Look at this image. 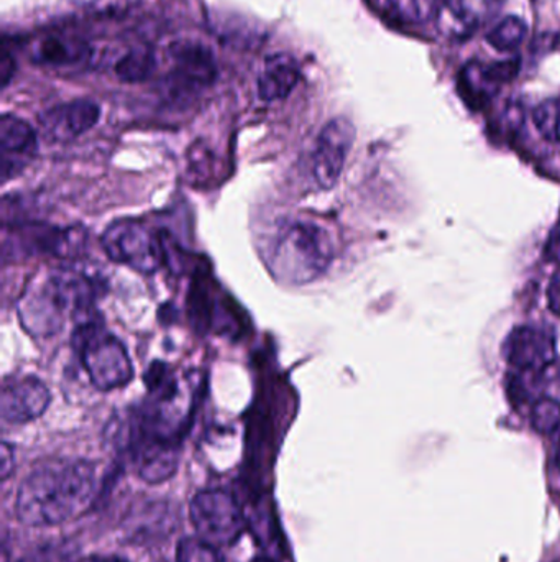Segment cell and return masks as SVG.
<instances>
[{"mask_svg":"<svg viewBox=\"0 0 560 562\" xmlns=\"http://www.w3.org/2000/svg\"><path fill=\"white\" fill-rule=\"evenodd\" d=\"M98 475L84 459H52L36 465L16 494V517L26 527H56L91 508Z\"/></svg>","mask_w":560,"mask_h":562,"instance_id":"6da1fadb","label":"cell"},{"mask_svg":"<svg viewBox=\"0 0 560 562\" xmlns=\"http://www.w3.org/2000/svg\"><path fill=\"white\" fill-rule=\"evenodd\" d=\"M334 260V244L324 227L309 221H293L279 227L270 269L279 281L308 284L321 279Z\"/></svg>","mask_w":560,"mask_h":562,"instance_id":"7a4b0ae2","label":"cell"},{"mask_svg":"<svg viewBox=\"0 0 560 562\" xmlns=\"http://www.w3.org/2000/svg\"><path fill=\"white\" fill-rule=\"evenodd\" d=\"M82 369L101 392L124 389L134 379V363L124 344L92 319L81 321L75 333Z\"/></svg>","mask_w":560,"mask_h":562,"instance_id":"3957f363","label":"cell"},{"mask_svg":"<svg viewBox=\"0 0 560 562\" xmlns=\"http://www.w3.org/2000/svg\"><path fill=\"white\" fill-rule=\"evenodd\" d=\"M101 243L108 259L141 276H151L163 266V244L158 233L141 221H115L102 234Z\"/></svg>","mask_w":560,"mask_h":562,"instance_id":"277c9868","label":"cell"},{"mask_svg":"<svg viewBox=\"0 0 560 562\" xmlns=\"http://www.w3.org/2000/svg\"><path fill=\"white\" fill-rule=\"evenodd\" d=\"M190 520L199 538L216 548L230 547L245 530V520L236 498L219 488L194 495Z\"/></svg>","mask_w":560,"mask_h":562,"instance_id":"5b68a950","label":"cell"},{"mask_svg":"<svg viewBox=\"0 0 560 562\" xmlns=\"http://www.w3.org/2000/svg\"><path fill=\"white\" fill-rule=\"evenodd\" d=\"M170 56L173 68L164 79V92L171 101H190L216 81V59L210 49L201 43H174Z\"/></svg>","mask_w":560,"mask_h":562,"instance_id":"8992f818","label":"cell"},{"mask_svg":"<svg viewBox=\"0 0 560 562\" xmlns=\"http://www.w3.org/2000/svg\"><path fill=\"white\" fill-rule=\"evenodd\" d=\"M354 140L355 127L348 119H334L322 128L312 154V177L321 190L338 184Z\"/></svg>","mask_w":560,"mask_h":562,"instance_id":"52a82bcc","label":"cell"},{"mask_svg":"<svg viewBox=\"0 0 560 562\" xmlns=\"http://www.w3.org/2000/svg\"><path fill=\"white\" fill-rule=\"evenodd\" d=\"M519 68L522 65L518 58L492 63V65L472 59L460 69L457 78L459 94L467 104L482 109L499 94L502 86L508 85L518 76Z\"/></svg>","mask_w":560,"mask_h":562,"instance_id":"ba28073f","label":"cell"},{"mask_svg":"<svg viewBox=\"0 0 560 562\" xmlns=\"http://www.w3.org/2000/svg\"><path fill=\"white\" fill-rule=\"evenodd\" d=\"M101 108L91 99H76L48 109L38 117L39 134L52 144H69L95 127Z\"/></svg>","mask_w":560,"mask_h":562,"instance_id":"9c48e42d","label":"cell"},{"mask_svg":"<svg viewBox=\"0 0 560 562\" xmlns=\"http://www.w3.org/2000/svg\"><path fill=\"white\" fill-rule=\"evenodd\" d=\"M503 352L519 373H539L556 360L555 337L539 327H516L505 340Z\"/></svg>","mask_w":560,"mask_h":562,"instance_id":"30bf717a","label":"cell"},{"mask_svg":"<svg viewBox=\"0 0 560 562\" xmlns=\"http://www.w3.org/2000/svg\"><path fill=\"white\" fill-rule=\"evenodd\" d=\"M38 137L32 125L12 114L0 119V173L2 180L19 177L36 155Z\"/></svg>","mask_w":560,"mask_h":562,"instance_id":"8fae6325","label":"cell"},{"mask_svg":"<svg viewBox=\"0 0 560 562\" xmlns=\"http://www.w3.org/2000/svg\"><path fill=\"white\" fill-rule=\"evenodd\" d=\"M52 402L49 390L36 376H25L2 389L0 415L10 425L35 422L46 412Z\"/></svg>","mask_w":560,"mask_h":562,"instance_id":"7c38bea8","label":"cell"},{"mask_svg":"<svg viewBox=\"0 0 560 562\" xmlns=\"http://www.w3.org/2000/svg\"><path fill=\"white\" fill-rule=\"evenodd\" d=\"M19 317L23 329L32 336H52L65 324L66 314L55 303L45 284H36L25 291L19 301Z\"/></svg>","mask_w":560,"mask_h":562,"instance_id":"4fadbf2b","label":"cell"},{"mask_svg":"<svg viewBox=\"0 0 560 562\" xmlns=\"http://www.w3.org/2000/svg\"><path fill=\"white\" fill-rule=\"evenodd\" d=\"M301 78L298 61L286 53L270 56L259 78V95L262 101H283L292 94Z\"/></svg>","mask_w":560,"mask_h":562,"instance_id":"5bb4252c","label":"cell"},{"mask_svg":"<svg viewBox=\"0 0 560 562\" xmlns=\"http://www.w3.org/2000/svg\"><path fill=\"white\" fill-rule=\"evenodd\" d=\"M91 56V46L79 38H61V36H48L36 43L32 52V59L38 65L76 66L84 63Z\"/></svg>","mask_w":560,"mask_h":562,"instance_id":"9a60e30c","label":"cell"},{"mask_svg":"<svg viewBox=\"0 0 560 562\" xmlns=\"http://www.w3.org/2000/svg\"><path fill=\"white\" fill-rule=\"evenodd\" d=\"M505 3L506 0H444V5L454 19L469 32H476L493 22Z\"/></svg>","mask_w":560,"mask_h":562,"instance_id":"2e32d148","label":"cell"},{"mask_svg":"<svg viewBox=\"0 0 560 562\" xmlns=\"http://www.w3.org/2000/svg\"><path fill=\"white\" fill-rule=\"evenodd\" d=\"M444 0H387V12L404 25H424L436 19Z\"/></svg>","mask_w":560,"mask_h":562,"instance_id":"e0dca14e","label":"cell"},{"mask_svg":"<svg viewBox=\"0 0 560 562\" xmlns=\"http://www.w3.org/2000/svg\"><path fill=\"white\" fill-rule=\"evenodd\" d=\"M157 68V58L150 48L130 49L124 58L115 65V75L124 82H141L150 78Z\"/></svg>","mask_w":560,"mask_h":562,"instance_id":"ac0fdd59","label":"cell"},{"mask_svg":"<svg viewBox=\"0 0 560 562\" xmlns=\"http://www.w3.org/2000/svg\"><path fill=\"white\" fill-rule=\"evenodd\" d=\"M528 35V25L519 16L510 15L487 35V42L499 52H513Z\"/></svg>","mask_w":560,"mask_h":562,"instance_id":"d6986e66","label":"cell"},{"mask_svg":"<svg viewBox=\"0 0 560 562\" xmlns=\"http://www.w3.org/2000/svg\"><path fill=\"white\" fill-rule=\"evenodd\" d=\"M533 121L546 140L560 144V98L541 102L533 112Z\"/></svg>","mask_w":560,"mask_h":562,"instance_id":"ffe728a7","label":"cell"},{"mask_svg":"<svg viewBox=\"0 0 560 562\" xmlns=\"http://www.w3.org/2000/svg\"><path fill=\"white\" fill-rule=\"evenodd\" d=\"M532 423L541 435L560 436V402L555 398L536 400L532 409Z\"/></svg>","mask_w":560,"mask_h":562,"instance_id":"44dd1931","label":"cell"},{"mask_svg":"<svg viewBox=\"0 0 560 562\" xmlns=\"http://www.w3.org/2000/svg\"><path fill=\"white\" fill-rule=\"evenodd\" d=\"M16 562H78V548L71 541H56L30 551Z\"/></svg>","mask_w":560,"mask_h":562,"instance_id":"7402d4cb","label":"cell"},{"mask_svg":"<svg viewBox=\"0 0 560 562\" xmlns=\"http://www.w3.org/2000/svg\"><path fill=\"white\" fill-rule=\"evenodd\" d=\"M176 562H220V557L203 538H184L176 548Z\"/></svg>","mask_w":560,"mask_h":562,"instance_id":"603a6c76","label":"cell"},{"mask_svg":"<svg viewBox=\"0 0 560 562\" xmlns=\"http://www.w3.org/2000/svg\"><path fill=\"white\" fill-rule=\"evenodd\" d=\"M536 385L560 398V360L556 359L545 370L536 373Z\"/></svg>","mask_w":560,"mask_h":562,"instance_id":"cb8c5ba5","label":"cell"},{"mask_svg":"<svg viewBox=\"0 0 560 562\" xmlns=\"http://www.w3.org/2000/svg\"><path fill=\"white\" fill-rule=\"evenodd\" d=\"M545 259L548 262L560 263V223L549 234V239L545 247Z\"/></svg>","mask_w":560,"mask_h":562,"instance_id":"d4e9b609","label":"cell"},{"mask_svg":"<svg viewBox=\"0 0 560 562\" xmlns=\"http://www.w3.org/2000/svg\"><path fill=\"white\" fill-rule=\"evenodd\" d=\"M13 72H15V61H13L10 53L3 48L2 59H0V78H2L3 88L9 86L10 79L13 78Z\"/></svg>","mask_w":560,"mask_h":562,"instance_id":"484cf974","label":"cell"},{"mask_svg":"<svg viewBox=\"0 0 560 562\" xmlns=\"http://www.w3.org/2000/svg\"><path fill=\"white\" fill-rule=\"evenodd\" d=\"M2 464H0V475H2V481H7L10 477V474L13 472V465H15V461H13V451L10 448L9 442H3L2 445Z\"/></svg>","mask_w":560,"mask_h":562,"instance_id":"4316f807","label":"cell"},{"mask_svg":"<svg viewBox=\"0 0 560 562\" xmlns=\"http://www.w3.org/2000/svg\"><path fill=\"white\" fill-rule=\"evenodd\" d=\"M549 307L560 316V272L556 273L548 290Z\"/></svg>","mask_w":560,"mask_h":562,"instance_id":"83f0119b","label":"cell"},{"mask_svg":"<svg viewBox=\"0 0 560 562\" xmlns=\"http://www.w3.org/2000/svg\"><path fill=\"white\" fill-rule=\"evenodd\" d=\"M556 464H558L560 471V438L558 442V448H556Z\"/></svg>","mask_w":560,"mask_h":562,"instance_id":"f1b7e54d","label":"cell"},{"mask_svg":"<svg viewBox=\"0 0 560 562\" xmlns=\"http://www.w3.org/2000/svg\"><path fill=\"white\" fill-rule=\"evenodd\" d=\"M253 562H273V561H270V560H256V561H253Z\"/></svg>","mask_w":560,"mask_h":562,"instance_id":"f546056e","label":"cell"},{"mask_svg":"<svg viewBox=\"0 0 560 562\" xmlns=\"http://www.w3.org/2000/svg\"><path fill=\"white\" fill-rule=\"evenodd\" d=\"M85 562H89V561H85Z\"/></svg>","mask_w":560,"mask_h":562,"instance_id":"4dcf8cb0","label":"cell"}]
</instances>
